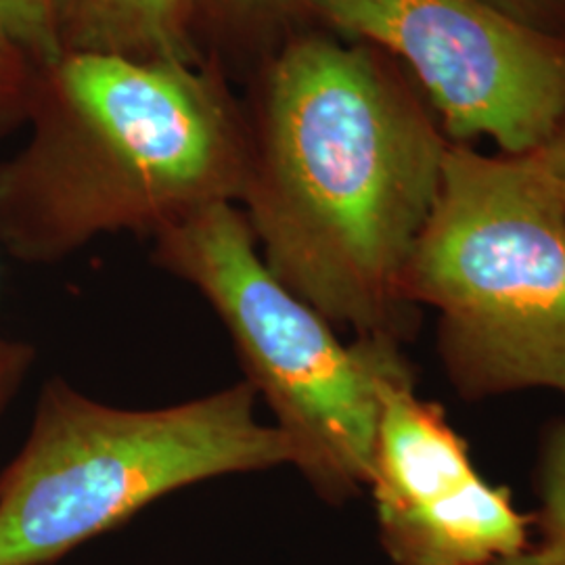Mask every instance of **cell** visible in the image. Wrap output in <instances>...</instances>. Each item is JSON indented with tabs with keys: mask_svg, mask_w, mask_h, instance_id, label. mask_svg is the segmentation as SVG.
Instances as JSON below:
<instances>
[{
	"mask_svg": "<svg viewBox=\"0 0 565 565\" xmlns=\"http://www.w3.org/2000/svg\"><path fill=\"white\" fill-rule=\"evenodd\" d=\"M557 189H559V195H562V200H564L565 203V184L557 182Z\"/></svg>",
	"mask_w": 565,
	"mask_h": 565,
	"instance_id": "cell-17",
	"label": "cell"
},
{
	"mask_svg": "<svg viewBox=\"0 0 565 565\" xmlns=\"http://www.w3.org/2000/svg\"><path fill=\"white\" fill-rule=\"evenodd\" d=\"M403 298L440 312V352L469 398L565 394V203L525 156L450 142Z\"/></svg>",
	"mask_w": 565,
	"mask_h": 565,
	"instance_id": "cell-3",
	"label": "cell"
},
{
	"mask_svg": "<svg viewBox=\"0 0 565 565\" xmlns=\"http://www.w3.org/2000/svg\"><path fill=\"white\" fill-rule=\"evenodd\" d=\"M509 18L565 39V0H484Z\"/></svg>",
	"mask_w": 565,
	"mask_h": 565,
	"instance_id": "cell-12",
	"label": "cell"
},
{
	"mask_svg": "<svg viewBox=\"0 0 565 565\" xmlns=\"http://www.w3.org/2000/svg\"><path fill=\"white\" fill-rule=\"evenodd\" d=\"M153 260L218 315L254 387L324 501L369 484L385 392L413 380L401 342L343 343L264 263L237 203H212L153 235Z\"/></svg>",
	"mask_w": 565,
	"mask_h": 565,
	"instance_id": "cell-5",
	"label": "cell"
},
{
	"mask_svg": "<svg viewBox=\"0 0 565 565\" xmlns=\"http://www.w3.org/2000/svg\"><path fill=\"white\" fill-rule=\"evenodd\" d=\"M36 70L13 42L0 34V109L30 99Z\"/></svg>",
	"mask_w": 565,
	"mask_h": 565,
	"instance_id": "cell-13",
	"label": "cell"
},
{
	"mask_svg": "<svg viewBox=\"0 0 565 565\" xmlns=\"http://www.w3.org/2000/svg\"><path fill=\"white\" fill-rule=\"evenodd\" d=\"M369 488L394 565H492L530 548L532 518L486 482L463 438L413 380L385 392Z\"/></svg>",
	"mask_w": 565,
	"mask_h": 565,
	"instance_id": "cell-7",
	"label": "cell"
},
{
	"mask_svg": "<svg viewBox=\"0 0 565 565\" xmlns=\"http://www.w3.org/2000/svg\"><path fill=\"white\" fill-rule=\"evenodd\" d=\"M256 403L243 380L186 403L120 408L51 377L0 471V565L55 564L182 488L294 465Z\"/></svg>",
	"mask_w": 565,
	"mask_h": 565,
	"instance_id": "cell-4",
	"label": "cell"
},
{
	"mask_svg": "<svg viewBox=\"0 0 565 565\" xmlns=\"http://www.w3.org/2000/svg\"><path fill=\"white\" fill-rule=\"evenodd\" d=\"M61 55L198 63L189 0H51Z\"/></svg>",
	"mask_w": 565,
	"mask_h": 565,
	"instance_id": "cell-8",
	"label": "cell"
},
{
	"mask_svg": "<svg viewBox=\"0 0 565 565\" xmlns=\"http://www.w3.org/2000/svg\"><path fill=\"white\" fill-rule=\"evenodd\" d=\"M28 107L30 137L0 162V245L20 263L242 202L249 126L200 63L61 55L36 70Z\"/></svg>",
	"mask_w": 565,
	"mask_h": 565,
	"instance_id": "cell-2",
	"label": "cell"
},
{
	"mask_svg": "<svg viewBox=\"0 0 565 565\" xmlns=\"http://www.w3.org/2000/svg\"><path fill=\"white\" fill-rule=\"evenodd\" d=\"M193 20L202 15L228 32L264 34L303 11V0H189Z\"/></svg>",
	"mask_w": 565,
	"mask_h": 565,
	"instance_id": "cell-10",
	"label": "cell"
},
{
	"mask_svg": "<svg viewBox=\"0 0 565 565\" xmlns=\"http://www.w3.org/2000/svg\"><path fill=\"white\" fill-rule=\"evenodd\" d=\"M541 497L546 520L565 527V424L555 429L546 446L541 469Z\"/></svg>",
	"mask_w": 565,
	"mask_h": 565,
	"instance_id": "cell-11",
	"label": "cell"
},
{
	"mask_svg": "<svg viewBox=\"0 0 565 565\" xmlns=\"http://www.w3.org/2000/svg\"><path fill=\"white\" fill-rule=\"evenodd\" d=\"M525 158L536 163L546 177L565 184V121L541 149H536Z\"/></svg>",
	"mask_w": 565,
	"mask_h": 565,
	"instance_id": "cell-15",
	"label": "cell"
},
{
	"mask_svg": "<svg viewBox=\"0 0 565 565\" xmlns=\"http://www.w3.org/2000/svg\"><path fill=\"white\" fill-rule=\"evenodd\" d=\"M0 34L20 49L34 70L61 57L51 0H0Z\"/></svg>",
	"mask_w": 565,
	"mask_h": 565,
	"instance_id": "cell-9",
	"label": "cell"
},
{
	"mask_svg": "<svg viewBox=\"0 0 565 565\" xmlns=\"http://www.w3.org/2000/svg\"><path fill=\"white\" fill-rule=\"evenodd\" d=\"M34 359L36 350L30 343L0 335V415L20 392Z\"/></svg>",
	"mask_w": 565,
	"mask_h": 565,
	"instance_id": "cell-14",
	"label": "cell"
},
{
	"mask_svg": "<svg viewBox=\"0 0 565 565\" xmlns=\"http://www.w3.org/2000/svg\"><path fill=\"white\" fill-rule=\"evenodd\" d=\"M448 145L382 51L323 34L291 39L249 128L239 202L270 273L333 327L403 342L417 323L404 268Z\"/></svg>",
	"mask_w": 565,
	"mask_h": 565,
	"instance_id": "cell-1",
	"label": "cell"
},
{
	"mask_svg": "<svg viewBox=\"0 0 565 565\" xmlns=\"http://www.w3.org/2000/svg\"><path fill=\"white\" fill-rule=\"evenodd\" d=\"M492 565H565V548L551 541H543L539 546H530L524 553Z\"/></svg>",
	"mask_w": 565,
	"mask_h": 565,
	"instance_id": "cell-16",
	"label": "cell"
},
{
	"mask_svg": "<svg viewBox=\"0 0 565 565\" xmlns=\"http://www.w3.org/2000/svg\"><path fill=\"white\" fill-rule=\"evenodd\" d=\"M345 39L408 65L446 139L541 149L565 121V39L484 0H303Z\"/></svg>",
	"mask_w": 565,
	"mask_h": 565,
	"instance_id": "cell-6",
	"label": "cell"
}]
</instances>
